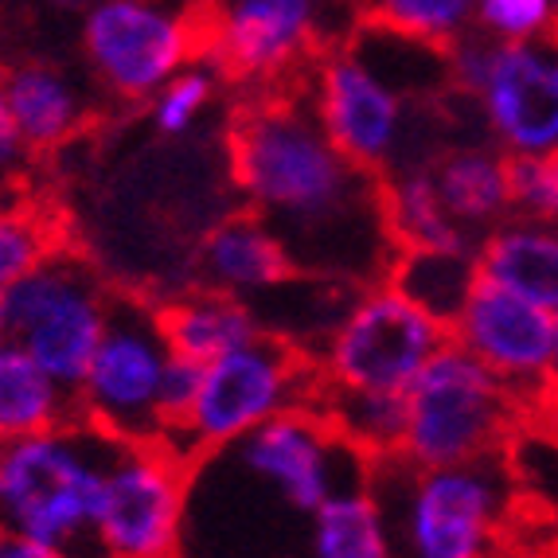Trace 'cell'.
<instances>
[{
    "instance_id": "cell-24",
    "label": "cell",
    "mask_w": 558,
    "mask_h": 558,
    "mask_svg": "<svg viewBox=\"0 0 558 558\" xmlns=\"http://www.w3.org/2000/svg\"><path fill=\"white\" fill-rule=\"evenodd\" d=\"M317 410L336 426V434L352 441L363 457L387 461L402 453L407 438V395L387 391H348V387H328L320 379Z\"/></svg>"
},
{
    "instance_id": "cell-27",
    "label": "cell",
    "mask_w": 558,
    "mask_h": 558,
    "mask_svg": "<svg viewBox=\"0 0 558 558\" xmlns=\"http://www.w3.org/2000/svg\"><path fill=\"white\" fill-rule=\"evenodd\" d=\"M63 246V231L51 215L28 204H0V293Z\"/></svg>"
},
{
    "instance_id": "cell-23",
    "label": "cell",
    "mask_w": 558,
    "mask_h": 558,
    "mask_svg": "<svg viewBox=\"0 0 558 558\" xmlns=\"http://www.w3.org/2000/svg\"><path fill=\"white\" fill-rule=\"evenodd\" d=\"M301 558H395L391 527L372 481L340 488L308 515Z\"/></svg>"
},
{
    "instance_id": "cell-1",
    "label": "cell",
    "mask_w": 558,
    "mask_h": 558,
    "mask_svg": "<svg viewBox=\"0 0 558 558\" xmlns=\"http://www.w3.org/2000/svg\"><path fill=\"white\" fill-rule=\"evenodd\" d=\"M231 172L242 199L286 242L298 274L375 286L399 242L387 227L383 177L340 153L313 102L266 98L239 113Z\"/></svg>"
},
{
    "instance_id": "cell-29",
    "label": "cell",
    "mask_w": 558,
    "mask_h": 558,
    "mask_svg": "<svg viewBox=\"0 0 558 558\" xmlns=\"http://www.w3.org/2000/svg\"><path fill=\"white\" fill-rule=\"evenodd\" d=\"M484 36L515 44V39H539L555 24V0H481L476 4Z\"/></svg>"
},
{
    "instance_id": "cell-35",
    "label": "cell",
    "mask_w": 558,
    "mask_h": 558,
    "mask_svg": "<svg viewBox=\"0 0 558 558\" xmlns=\"http://www.w3.org/2000/svg\"><path fill=\"white\" fill-rule=\"evenodd\" d=\"M9 340V308H4V293H0V344Z\"/></svg>"
},
{
    "instance_id": "cell-10",
    "label": "cell",
    "mask_w": 558,
    "mask_h": 558,
    "mask_svg": "<svg viewBox=\"0 0 558 558\" xmlns=\"http://www.w3.org/2000/svg\"><path fill=\"white\" fill-rule=\"evenodd\" d=\"M192 465L165 441H118L106 465L94 539L102 558H177Z\"/></svg>"
},
{
    "instance_id": "cell-22",
    "label": "cell",
    "mask_w": 558,
    "mask_h": 558,
    "mask_svg": "<svg viewBox=\"0 0 558 558\" xmlns=\"http://www.w3.org/2000/svg\"><path fill=\"white\" fill-rule=\"evenodd\" d=\"M71 422H83L78 395L51 379L16 340H4L0 344V441L32 438Z\"/></svg>"
},
{
    "instance_id": "cell-20",
    "label": "cell",
    "mask_w": 558,
    "mask_h": 558,
    "mask_svg": "<svg viewBox=\"0 0 558 558\" xmlns=\"http://www.w3.org/2000/svg\"><path fill=\"white\" fill-rule=\"evenodd\" d=\"M383 207L399 251H476V239L461 231L449 207L441 204L434 160H410L383 172Z\"/></svg>"
},
{
    "instance_id": "cell-30",
    "label": "cell",
    "mask_w": 558,
    "mask_h": 558,
    "mask_svg": "<svg viewBox=\"0 0 558 558\" xmlns=\"http://www.w3.org/2000/svg\"><path fill=\"white\" fill-rule=\"evenodd\" d=\"M512 180V215L558 219V180L550 157H508Z\"/></svg>"
},
{
    "instance_id": "cell-26",
    "label": "cell",
    "mask_w": 558,
    "mask_h": 558,
    "mask_svg": "<svg viewBox=\"0 0 558 558\" xmlns=\"http://www.w3.org/2000/svg\"><path fill=\"white\" fill-rule=\"evenodd\" d=\"M476 4L481 0H367V16L402 36L449 47L476 20Z\"/></svg>"
},
{
    "instance_id": "cell-8",
    "label": "cell",
    "mask_w": 558,
    "mask_h": 558,
    "mask_svg": "<svg viewBox=\"0 0 558 558\" xmlns=\"http://www.w3.org/2000/svg\"><path fill=\"white\" fill-rule=\"evenodd\" d=\"M172 355L160 308L141 293H113L102 344L78 383V418L113 441H160V375Z\"/></svg>"
},
{
    "instance_id": "cell-16",
    "label": "cell",
    "mask_w": 558,
    "mask_h": 558,
    "mask_svg": "<svg viewBox=\"0 0 558 558\" xmlns=\"http://www.w3.org/2000/svg\"><path fill=\"white\" fill-rule=\"evenodd\" d=\"M192 270H196V286L223 289L254 305L286 278H293L298 266L274 227L246 207L239 215H227L223 223H215L204 234Z\"/></svg>"
},
{
    "instance_id": "cell-25",
    "label": "cell",
    "mask_w": 558,
    "mask_h": 558,
    "mask_svg": "<svg viewBox=\"0 0 558 558\" xmlns=\"http://www.w3.org/2000/svg\"><path fill=\"white\" fill-rule=\"evenodd\" d=\"M476 251H399L387 270V281L399 286L407 298L418 301L426 313L453 325V317L465 308L469 293L476 286Z\"/></svg>"
},
{
    "instance_id": "cell-2",
    "label": "cell",
    "mask_w": 558,
    "mask_h": 558,
    "mask_svg": "<svg viewBox=\"0 0 558 558\" xmlns=\"http://www.w3.org/2000/svg\"><path fill=\"white\" fill-rule=\"evenodd\" d=\"M367 481L391 527L395 558H500L515 512L504 453L438 469L387 457L372 461Z\"/></svg>"
},
{
    "instance_id": "cell-18",
    "label": "cell",
    "mask_w": 558,
    "mask_h": 558,
    "mask_svg": "<svg viewBox=\"0 0 558 558\" xmlns=\"http://www.w3.org/2000/svg\"><path fill=\"white\" fill-rule=\"evenodd\" d=\"M157 308L168 348L196 363H211L262 336L258 308L223 289L187 286L184 293L160 301Z\"/></svg>"
},
{
    "instance_id": "cell-7",
    "label": "cell",
    "mask_w": 558,
    "mask_h": 558,
    "mask_svg": "<svg viewBox=\"0 0 558 558\" xmlns=\"http://www.w3.org/2000/svg\"><path fill=\"white\" fill-rule=\"evenodd\" d=\"M118 289L90 266V258L59 246L4 289L9 340H16L51 379L78 391Z\"/></svg>"
},
{
    "instance_id": "cell-19",
    "label": "cell",
    "mask_w": 558,
    "mask_h": 558,
    "mask_svg": "<svg viewBox=\"0 0 558 558\" xmlns=\"http://www.w3.org/2000/svg\"><path fill=\"white\" fill-rule=\"evenodd\" d=\"M9 121L28 149H59L83 130L86 94L51 63H16L4 71Z\"/></svg>"
},
{
    "instance_id": "cell-21",
    "label": "cell",
    "mask_w": 558,
    "mask_h": 558,
    "mask_svg": "<svg viewBox=\"0 0 558 558\" xmlns=\"http://www.w3.org/2000/svg\"><path fill=\"white\" fill-rule=\"evenodd\" d=\"M434 180L457 227L473 234L476 242L512 215V180H508L504 149L465 145V149L441 153L434 160Z\"/></svg>"
},
{
    "instance_id": "cell-9",
    "label": "cell",
    "mask_w": 558,
    "mask_h": 558,
    "mask_svg": "<svg viewBox=\"0 0 558 558\" xmlns=\"http://www.w3.org/2000/svg\"><path fill=\"white\" fill-rule=\"evenodd\" d=\"M83 56L110 98L145 102L192 66L204 39L187 0H102L83 12Z\"/></svg>"
},
{
    "instance_id": "cell-37",
    "label": "cell",
    "mask_w": 558,
    "mask_h": 558,
    "mask_svg": "<svg viewBox=\"0 0 558 558\" xmlns=\"http://www.w3.org/2000/svg\"><path fill=\"white\" fill-rule=\"evenodd\" d=\"M550 165H555V180H558V153H555V157H550Z\"/></svg>"
},
{
    "instance_id": "cell-34",
    "label": "cell",
    "mask_w": 558,
    "mask_h": 558,
    "mask_svg": "<svg viewBox=\"0 0 558 558\" xmlns=\"http://www.w3.org/2000/svg\"><path fill=\"white\" fill-rule=\"evenodd\" d=\"M51 4L63 12H90L94 4H102V0H51Z\"/></svg>"
},
{
    "instance_id": "cell-31",
    "label": "cell",
    "mask_w": 558,
    "mask_h": 558,
    "mask_svg": "<svg viewBox=\"0 0 558 558\" xmlns=\"http://www.w3.org/2000/svg\"><path fill=\"white\" fill-rule=\"evenodd\" d=\"M199 383H204V363L184 360V355H168L165 375H160V395H157V410H160V438L172 434L180 422L192 414L199 395Z\"/></svg>"
},
{
    "instance_id": "cell-12",
    "label": "cell",
    "mask_w": 558,
    "mask_h": 558,
    "mask_svg": "<svg viewBox=\"0 0 558 558\" xmlns=\"http://www.w3.org/2000/svg\"><path fill=\"white\" fill-rule=\"evenodd\" d=\"M313 110L328 137L340 145L344 157H352L367 172H391L410 165V110L407 94L395 90L372 63H363L352 47L332 51L317 66L313 86Z\"/></svg>"
},
{
    "instance_id": "cell-5",
    "label": "cell",
    "mask_w": 558,
    "mask_h": 558,
    "mask_svg": "<svg viewBox=\"0 0 558 558\" xmlns=\"http://www.w3.org/2000/svg\"><path fill=\"white\" fill-rule=\"evenodd\" d=\"M520 414L523 407L508 391V383L449 340L410 383L407 438L399 457L422 469L500 457L512 429L520 426Z\"/></svg>"
},
{
    "instance_id": "cell-32",
    "label": "cell",
    "mask_w": 558,
    "mask_h": 558,
    "mask_svg": "<svg viewBox=\"0 0 558 558\" xmlns=\"http://www.w3.org/2000/svg\"><path fill=\"white\" fill-rule=\"evenodd\" d=\"M0 558H75L59 547H47V543L24 539V535H0Z\"/></svg>"
},
{
    "instance_id": "cell-4",
    "label": "cell",
    "mask_w": 558,
    "mask_h": 558,
    "mask_svg": "<svg viewBox=\"0 0 558 558\" xmlns=\"http://www.w3.org/2000/svg\"><path fill=\"white\" fill-rule=\"evenodd\" d=\"M317 391L320 372L313 355L281 336L262 332L251 344L204 363L196 407L160 441L184 457L187 465H196L207 453L234 446L278 414L317 407Z\"/></svg>"
},
{
    "instance_id": "cell-3",
    "label": "cell",
    "mask_w": 558,
    "mask_h": 558,
    "mask_svg": "<svg viewBox=\"0 0 558 558\" xmlns=\"http://www.w3.org/2000/svg\"><path fill=\"white\" fill-rule=\"evenodd\" d=\"M113 446L90 422L0 441V535H24L75 558H102L94 523Z\"/></svg>"
},
{
    "instance_id": "cell-6",
    "label": "cell",
    "mask_w": 558,
    "mask_h": 558,
    "mask_svg": "<svg viewBox=\"0 0 558 558\" xmlns=\"http://www.w3.org/2000/svg\"><path fill=\"white\" fill-rule=\"evenodd\" d=\"M449 344V325L383 278L355 289L332 332L313 352L320 379L348 391L407 395L426 363Z\"/></svg>"
},
{
    "instance_id": "cell-15",
    "label": "cell",
    "mask_w": 558,
    "mask_h": 558,
    "mask_svg": "<svg viewBox=\"0 0 558 558\" xmlns=\"http://www.w3.org/2000/svg\"><path fill=\"white\" fill-rule=\"evenodd\" d=\"M317 36V0H231L211 16V51L242 78H278Z\"/></svg>"
},
{
    "instance_id": "cell-11",
    "label": "cell",
    "mask_w": 558,
    "mask_h": 558,
    "mask_svg": "<svg viewBox=\"0 0 558 558\" xmlns=\"http://www.w3.org/2000/svg\"><path fill=\"white\" fill-rule=\"evenodd\" d=\"M219 453L281 496L301 520H308L340 488L372 476V457H363L352 441L340 438L317 407L278 414Z\"/></svg>"
},
{
    "instance_id": "cell-13",
    "label": "cell",
    "mask_w": 558,
    "mask_h": 558,
    "mask_svg": "<svg viewBox=\"0 0 558 558\" xmlns=\"http://www.w3.org/2000/svg\"><path fill=\"white\" fill-rule=\"evenodd\" d=\"M449 340L493 367L523 410L550 402V344L555 313L535 301L476 278L465 308L449 325Z\"/></svg>"
},
{
    "instance_id": "cell-33",
    "label": "cell",
    "mask_w": 558,
    "mask_h": 558,
    "mask_svg": "<svg viewBox=\"0 0 558 558\" xmlns=\"http://www.w3.org/2000/svg\"><path fill=\"white\" fill-rule=\"evenodd\" d=\"M558 399V308H555V344H550V402Z\"/></svg>"
},
{
    "instance_id": "cell-36",
    "label": "cell",
    "mask_w": 558,
    "mask_h": 558,
    "mask_svg": "<svg viewBox=\"0 0 558 558\" xmlns=\"http://www.w3.org/2000/svg\"><path fill=\"white\" fill-rule=\"evenodd\" d=\"M0 125H12L9 121V98H4V75H0Z\"/></svg>"
},
{
    "instance_id": "cell-38",
    "label": "cell",
    "mask_w": 558,
    "mask_h": 558,
    "mask_svg": "<svg viewBox=\"0 0 558 558\" xmlns=\"http://www.w3.org/2000/svg\"><path fill=\"white\" fill-rule=\"evenodd\" d=\"M555 402H558V399H555Z\"/></svg>"
},
{
    "instance_id": "cell-14",
    "label": "cell",
    "mask_w": 558,
    "mask_h": 558,
    "mask_svg": "<svg viewBox=\"0 0 558 558\" xmlns=\"http://www.w3.org/2000/svg\"><path fill=\"white\" fill-rule=\"evenodd\" d=\"M484 125L508 157L558 153V39H493L488 71L476 86Z\"/></svg>"
},
{
    "instance_id": "cell-17",
    "label": "cell",
    "mask_w": 558,
    "mask_h": 558,
    "mask_svg": "<svg viewBox=\"0 0 558 558\" xmlns=\"http://www.w3.org/2000/svg\"><path fill=\"white\" fill-rule=\"evenodd\" d=\"M476 274L535 305L558 308V219L508 215L476 242Z\"/></svg>"
},
{
    "instance_id": "cell-28",
    "label": "cell",
    "mask_w": 558,
    "mask_h": 558,
    "mask_svg": "<svg viewBox=\"0 0 558 558\" xmlns=\"http://www.w3.org/2000/svg\"><path fill=\"white\" fill-rule=\"evenodd\" d=\"M215 102V75L207 66H184L177 78H168L153 94V125L168 137H180L204 118V110Z\"/></svg>"
}]
</instances>
